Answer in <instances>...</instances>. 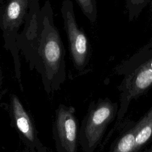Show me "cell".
Segmentation results:
<instances>
[{"mask_svg": "<svg viewBox=\"0 0 152 152\" xmlns=\"http://www.w3.org/2000/svg\"><path fill=\"white\" fill-rule=\"evenodd\" d=\"M2 0H0V3H2Z\"/></svg>", "mask_w": 152, "mask_h": 152, "instance_id": "cell-11", "label": "cell"}, {"mask_svg": "<svg viewBox=\"0 0 152 152\" xmlns=\"http://www.w3.org/2000/svg\"><path fill=\"white\" fill-rule=\"evenodd\" d=\"M118 110V103L107 97L90 103L78 131V144L83 152L94 151Z\"/></svg>", "mask_w": 152, "mask_h": 152, "instance_id": "cell-3", "label": "cell"}, {"mask_svg": "<svg viewBox=\"0 0 152 152\" xmlns=\"http://www.w3.org/2000/svg\"><path fill=\"white\" fill-rule=\"evenodd\" d=\"M31 0H6L0 5V29L2 31L4 48L13 58L15 76L23 90L21 81V62L17 46V37L24 25Z\"/></svg>", "mask_w": 152, "mask_h": 152, "instance_id": "cell-4", "label": "cell"}, {"mask_svg": "<svg viewBox=\"0 0 152 152\" xmlns=\"http://www.w3.org/2000/svg\"><path fill=\"white\" fill-rule=\"evenodd\" d=\"M82 12L92 24L97 22V8L96 0H75Z\"/></svg>", "mask_w": 152, "mask_h": 152, "instance_id": "cell-9", "label": "cell"}, {"mask_svg": "<svg viewBox=\"0 0 152 152\" xmlns=\"http://www.w3.org/2000/svg\"><path fill=\"white\" fill-rule=\"evenodd\" d=\"M2 71H1V67H0V88H1V84H2Z\"/></svg>", "mask_w": 152, "mask_h": 152, "instance_id": "cell-10", "label": "cell"}, {"mask_svg": "<svg viewBox=\"0 0 152 152\" xmlns=\"http://www.w3.org/2000/svg\"><path fill=\"white\" fill-rule=\"evenodd\" d=\"M61 12L74 67L78 74H84L88 71L91 56L89 39L84 28L77 22L71 0H63Z\"/></svg>", "mask_w": 152, "mask_h": 152, "instance_id": "cell-5", "label": "cell"}, {"mask_svg": "<svg viewBox=\"0 0 152 152\" xmlns=\"http://www.w3.org/2000/svg\"><path fill=\"white\" fill-rule=\"evenodd\" d=\"M11 114L14 126L30 151L37 152L44 147L37 137L34 124L15 94L11 97Z\"/></svg>", "mask_w": 152, "mask_h": 152, "instance_id": "cell-7", "label": "cell"}, {"mask_svg": "<svg viewBox=\"0 0 152 152\" xmlns=\"http://www.w3.org/2000/svg\"><path fill=\"white\" fill-rule=\"evenodd\" d=\"M79 124L72 106L60 104L52 126L57 152H77Z\"/></svg>", "mask_w": 152, "mask_h": 152, "instance_id": "cell-6", "label": "cell"}, {"mask_svg": "<svg viewBox=\"0 0 152 152\" xmlns=\"http://www.w3.org/2000/svg\"><path fill=\"white\" fill-rule=\"evenodd\" d=\"M115 71L116 74L124 76L118 86L120 104L116 118V128L122 121L131 102L152 87V41L119 64Z\"/></svg>", "mask_w": 152, "mask_h": 152, "instance_id": "cell-2", "label": "cell"}, {"mask_svg": "<svg viewBox=\"0 0 152 152\" xmlns=\"http://www.w3.org/2000/svg\"><path fill=\"white\" fill-rule=\"evenodd\" d=\"M16 42L30 69H36L40 75L46 92L59 90L66 77L65 49L49 0L41 8L39 0H31Z\"/></svg>", "mask_w": 152, "mask_h": 152, "instance_id": "cell-1", "label": "cell"}, {"mask_svg": "<svg viewBox=\"0 0 152 152\" xmlns=\"http://www.w3.org/2000/svg\"><path fill=\"white\" fill-rule=\"evenodd\" d=\"M152 0H125V8L129 21L137 18Z\"/></svg>", "mask_w": 152, "mask_h": 152, "instance_id": "cell-8", "label": "cell"}]
</instances>
